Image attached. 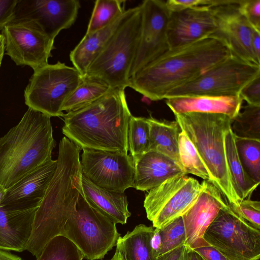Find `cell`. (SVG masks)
I'll use <instances>...</instances> for the list:
<instances>
[{
    "label": "cell",
    "instance_id": "6da1fadb",
    "mask_svg": "<svg viewBox=\"0 0 260 260\" xmlns=\"http://www.w3.org/2000/svg\"><path fill=\"white\" fill-rule=\"evenodd\" d=\"M80 151L74 144L59 147L56 170L36 212L26 247L36 256L51 239L62 235L77 246L85 258L102 259L120 236L116 223L84 194Z\"/></svg>",
    "mask_w": 260,
    "mask_h": 260
},
{
    "label": "cell",
    "instance_id": "7a4b0ae2",
    "mask_svg": "<svg viewBox=\"0 0 260 260\" xmlns=\"http://www.w3.org/2000/svg\"><path fill=\"white\" fill-rule=\"evenodd\" d=\"M231 54L225 44L213 37L171 48L132 76L128 87L151 101L164 100Z\"/></svg>",
    "mask_w": 260,
    "mask_h": 260
},
{
    "label": "cell",
    "instance_id": "3957f363",
    "mask_svg": "<svg viewBox=\"0 0 260 260\" xmlns=\"http://www.w3.org/2000/svg\"><path fill=\"white\" fill-rule=\"evenodd\" d=\"M131 116L125 89H112L92 103L63 113L62 132L81 150L127 154Z\"/></svg>",
    "mask_w": 260,
    "mask_h": 260
},
{
    "label": "cell",
    "instance_id": "277c9868",
    "mask_svg": "<svg viewBox=\"0 0 260 260\" xmlns=\"http://www.w3.org/2000/svg\"><path fill=\"white\" fill-rule=\"evenodd\" d=\"M51 117L30 108L0 138V184L7 189L52 158Z\"/></svg>",
    "mask_w": 260,
    "mask_h": 260
},
{
    "label": "cell",
    "instance_id": "5b68a950",
    "mask_svg": "<svg viewBox=\"0 0 260 260\" xmlns=\"http://www.w3.org/2000/svg\"><path fill=\"white\" fill-rule=\"evenodd\" d=\"M176 121L192 143L207 169L210 180L231 208L240 201L232 186L224 145L233 120L221 114L187 112L175 114Z\"/></svg>",
    "mask_w": 260,
    "mask_h": 260
},
{
    "label": "cell",
    "instance_id": "8992f818",
    "mask_svg": "<svg viewBox=\"0 0 260 260\" xmlns=\"http://www.w3.org/2000/svg\"><path fill=\"white\" fill-rule=\"evenodd\" d=\"M141 18L140 5L126 10L123 21L90 65L83 78L102 82L112 89L128 87Z\"/></svg>",
    "mask_w": 260,
    "mask_h": 260
},
{
    "label": "cell",
    "instance_id": "52a82bcc",
    "mask_svg": "<svg viewBox=\"0 0 260 260\" xmlns=\"http://www.w3.org/2000/svg\"><path fill=\"white\" fill-rule=\"evenodd\" d=\"M83 79L74 67L58 61L34 71L24 90L25 103L51 117H61L63 104Z\"/></svg>",
    "mask_w": 260,
    "mask_h": 260
},
{
    "label": "cell",
    "instance_id": "ba28073f",
    "mask_svg": "<svg viewBox=\"0 0 260 260\" xmlns=\"http://www.w3.org/2000/svg\"><path fill=\"white\" fill-rule=\"evenodd\" d=\"M260 75V65L231 54L191 82L174 89L165 99L196 95H239L242 88Z\"/></svg>",
    "mask_w": 260,
    "mask_h": 260
},
{
    "label": "cell",
    "instance_id": "9c48e42d",
    "mask_svg": "<svg viewBox=\"0 0 260 260\" xmlns=\"http://www.w3.org/2000/svg\"><path fill=\"white\" fill-rule=\"evenodd\" d=\"M204 239L229 260H259L260 230L230 206L219 212L206 231Z\"/></svg>",
    "mask_w": 260,
    "mask_h": 260
},
{
    "label": "cell",
    "instance_id": "30bf717a",
    "mask_svg": "<svg viewBox=\"0 0 260 260\" xmlns=\"http://www.w3.org/2000/svg\"><path fill=\"white\" fill-rule=\"evenodd\" d=\"M202 187L196 179L186 175L167 179L146 195L144 207L147 218L154 228H164L188 210Z\"/></svg>",
    "mask_w": 260,
    "mask_h": 260
},
{
    "label": "cell",
    "instance_id": "8fae6325",
    "mask_svg": "<svg viewBox=\"0 0 260 260\" xmlns=\"http://www.w3.org/2000/svg\"><path fill=\"white\" fill-rule=\"evenodd\" d=\"M80 165L82 175L101 188L123 193L134 187L135 167L130 154L84 149Z\"/></svg>",
    "mask_w": 260,
    "mask_h": 260
},
{
    "label": "cell",
    "instance_id": "7c38bea8",
    "mask_svg": "<svg viewBox=\"0 0 260 260\" xmlns=\"http://www.w3.org/2000/svg\"><path fill=\"white\" fill-rule=\"evenodd\" d=\"M140 5L141 29L129 78L170 49L168 37L170 11L166 1L145 0Z\"/></svg>",
    "mask_w": 260,
    "mask_h": 260
},
{
    "label": "cell",
    "instance_id": "4fadbf2b",
    "mask_svg": "<svg viewBox=\"0 0 260 260\" xmlns=\"http://www.w3.org/2000/svg\"><path fill=\"white\" fill-rule=\"evenodd\" d=\"M6 54L17 66L33 70L48 64L54 42L30 21H11L2 29Z\"/></svg>",
    "mask_w": 260,
    "mask_h": 260
},
{
    "label": "cell",
    "instance_id": "5bb4252c",
    "mask_svg": "<svg viewBox=\"0 0 260 260\" xmlns=\"http://www.w3.org/2000/svg\"><path fill=\"white\" fill-rule=\"evenodd\" d=\"M80 8L78 0H18L11 21H30L54 41L74 23Z\"/></svg>",
    "mask_w": 260,
    "mask_h": 260
},
{
    "label": "cell",
    "instance_id": "9a60e30c",
    "mask_svg": "<svg viewBox=\"0 0 260 260\" xmlns=\"http://www.w3.org/2000/svg\"><path fill=\"white\" fill-rule=\"evenodd\" d=\"M240 1L214 6L216 29L211 36L228 46L231 54L260 65L251 46L252 28L238 9Z\"/></svg>",
    "mask_w": 260,
    "mask_h": 260
},
{
    "label": "cell",
    "instance_id": "2e32d148",
    "mask_svg": "<svg viewBox=\"0 0 260 260\" xmlns=\"http://www.w3.org/2000/svg\"><path fill=\"white\" fill-rule=\"evenodd\" d=\"M197 200L181 216L185 228V245L189 249L209 245L204 235L219 212L230 205L221 192L210 182L204 180Z\"/></svg>",
    "mask_w": 260,
    "mask_h": 260
},
{
    "label": "cell",
    "instance_id": "e0dca14e",
    "mask_svg": "<svg viewBox=\"0 0 260 260\" xmlns=\"http://www.w3.org/2000/svg\"><path fill=\"white\" fill-rule=\"evenodd\" d=\"M213 7L200 6L170 11L168 27L170 49L211 37L217 27Z\"/></svg>",
    "mask_w": 260,
    "mask_h": 260
},
{
    "label": "cell",
    "instance_id": "ac0fdd59",
    "mask_svg": "<svg viewBox=\"0 0 260 260\" xmlns=\"http://www.w3.org/2000/svg\"><path fill=\"white\" fill-rule=\"evenodd\" d=\"M57 160L49 159L6 189L0 205L19 209L38 207L53 178Z\"/></svg>",
    "mask_w": 260,
    "mask_h": 260
},
{
    "label": "cell",
    "instance_id": "d6986e66",
    "mask_svg": "<svg viewBox=\"0 0 260 260\" xmlns=\"http://www.w3.org/2000/svg\"><path fill=\"white\" fill-rule=\"evenodd\" d=\"M133 158L134 188L138 190L148 191L170 178L186 175L178 162L157 151L149 150Z\"/></svg>",
    "mask_w": 260,
    "mask_h": 260
},
{
    "label": "cell",
    "instance_id": "ffe728a7",
    "mask_svg": "<svg viewBox=\"0 0 260 260\" xmlns=\"http://www.w3.org/2000/svg\"><path fill=\"white\" fill-rule=\"evenodd\" d=\"M38 208L19 209L0 205V249L25 250Z\"/></svg>",
    "mask_w": 260,
    "mask_h": 260
},
{
    "label": "cell",
    "instance_id": "44dd1931",
    "mask_svg": "<svg viewBox=\"0 0 260 260\" xmlns=\"http://www.w3.org/2000/svg\"><path fill=\"white\" fill-rule=\"evenodd\" d=\"M243 100L239 95H196L166 99V104L175 114L187 112L221 114L233 120L241 111Z\"/></svg>",
    "mask_w": 260,
    "mask_h": 260
},
{
    "label": "cell",
    "instance_id": "7402d4cb",
    "mask_svg": "<svg viewBox=\"0 0 260 260\" xmlns=\"http://www.w3.org/2000/svg\"><path fill=\"white\" fill-rule=\"evenodd\" d=\"M126 10L104 28L90 34L85 35L78 45L71 51L70 60L74 67L80 73L83 77L90 65L102 51L123 21L125 16Z\"/></svg>",
    "mask_w": 260,
    "mask_h": 260
},
{
    "label": "cell",
    "instance_id": "603a6c76",
    "mask_svg": "<svg viewBox=\"0 0 260 260\" xmlns=\"http://www.w3.org/2000/svg\"><path fill=\"white\" fill-rule=\"evenodd\" d=\"M84 194L89 202L104 215L117 223L125 224L131 213L124 192L120 193L101 188L82 176Z\"/></svg>",
    "mask_w": 260,
    "mask_h": 260
},
{
    "label": "cell",
    "instance_id": "cb8c5ba5",
    "mask_svg": "<svg viewBox=\"0 0 260 260\" xmlns=\"http://www.w3.org/2000/svg\"><path fill=\"white\" fill-rule=\"evenodd\" d=\"M149 124V150L157 151L171 158L180 166L178 152L179 137L182 130L175 121L147 118Z\"/></svg>",
    "mask_w": 260,
    "mask_h": 260
},
{
    "label": "cell",
    "instance_id": "d4e9b609",
    "mask_svg": "<svg viewBox=\"0 0 260 260\" xmlns=\"http://www.w3.org/2000/svg\"><path fill=\"white\" fill-rule=\"evenodd\" d=\"M224 145L229 171L234 190L239 201L250 199L253 191L259 184L250 179L246 174L239 158L231 128L225 133Z\"/></svg>",
    "mask_w": 260,
    "mask_h": 260
},
{
    "label": "cell",
    "instance_id": "484cf974",
    "mask_svg": "<svg viewBox=\"0 0 260 260\" xmlns=\"http://www.w3.org/2000/svg\"><path fill=\"white\" fill-rule=\"evenodd\" d=\"M154 228L140 224L117 240L116 249L121 251L127 260H153L151 239Z\"/></svg>",
    "mask_w": 260,
    "mask_h": 260
},
{
    "label": "cell",
    "instance_id": "4316f807",
    "mask_svg": "<svg viewBox=\"0 0 260 260\" xmlns=\"http://www.w3.org/2000/svg\"><path fill=\"white\" fill-rule=\"evenodd\" d=\"M111 90L112 89L102 82L83 78L66 99L61 110L69 112L82 107L99 99Z\"/></svg>",
    "mask_w": 260,
    "mask_h": 260
},
{
    "label": "cell",
    "instance_id": "83f0119b",
    "mask_svg": "<svg viewBox=\"0 0 260 260\" xmlns=\"http://www.w3.org/2000/svg\"><path fill=\"white\" fill-rule=\"evenodd\" d=\"M235 145L241 165L248 177L260 183V140L235 136Z\"/></svg>",
    "mask_w": 260,
    "mask_h": 260
},
{
    "label": "cell",
    "instance_id": "f1b7e54d",
    "mask_svg": "<svg viewBox=\"0 0 260 260\" xmlns=\"http://www.w3.org/2000/svg\"><path fill=\"white\" fill-rule=\"evenodd\" d=\"M178 152L181 166L186 174H191L209 181L207 169L197 150L183 131L179 137Z\"/></svg>",
    "mask_w": 260,
    "mask_h": 260
},
{
    "label": "cell",
    "instance_id": "f546056e",
    "mask_svg": "<svg viewBox=\"0 0 260 260\" xmlns=\"http://www.w3.org/2000/svg\"><path fill=\"white\" fill-rule=\"evenodd\" d=\"M125 2L120 0L96 1L85 35L104 28L122 14L126 10Z\"/></svg>",
    "mask_w": 260,
    "mask_h": 260
},
{
    "label": "cell",
    "instance_id": "4dcf8cb0",
    "mask_svg": "<svg viewBox=\"0 0 260 260\" xmlns=\"http://www.w3.org/2000/svg\"><path fill=\"white\" fill-rule=\"evenodd\" d=\"M36 257V260H83L84 258L77 246L62 235L51 239Z\"/></svg>",
    "mask_w": 260,
    "mask_h": 260
},
{
    "label": "cell",
    "instance_id": "1f68e13d",
    "mask_svg": "<svg viewBox=\"0 0 260 260\" xmlns=\"http://www.w3.org/2000/svg\"><path fill=\"white\" fill-rule=\"evenodd\" d=\"M231 129L235 136L260 140V105L244 106L233 120Z\"/></svg>",
    "mask_w": 260,
    "mask_h": 260
},
{
    "label": "cell",
    "instance_id": "d6a6232c",
    "mask_svg": "<svg viewBox=\"0 0 260 260\" xmlns=\"http://www.w3.org/2000/svg\"><path fill=\"white\" fill-rule=\"evenodd\" d=\"M128 144L132 157L149 150V124L147 118L131 116L128 128Z\"/></svg>",
    "mask_w": 260,
    "mask_h": 260
},
{
    "label": "cell",
    "instance_id": "836d02e7",
    "mask_svg": "<svg viewBox=\"0 0 260 260\" xmlns=\"http://www.w3.org/2000/svg\"><path fill=\"white\" fill-rule=\"evenodd\" d=\"M161 245L159 255L185 245L186 235L182 217L160 229Z\"/></svg>",
    "mask_w": 260,
    "mask_h": 260
},
{
    "label": "cell",
    "instance_id": "e575fe53",
    "mask_svg": "<svg viewBox=\"0 0 260 260\" xmlns=\"http://www.w3.org/2000/svg\"><path fill=\"white\" fill-rule=\"evenodd\" d=\"M238 215L255 228L260 230V202L251 199L239 202L238 205L232 208Z\"/></svg>",
    "mask_w": 260,
    "mask_h": 260
},
{
    "label": "cell",
    "instance_id": "d590c367",
    "mask_svg": "<svg viewBox=\"0 0 260 260\" xmlns=\"http://www.w3.org/2000/svg\"><path fill=\"white\" fill-rule=\"evenodd\" d=\"M238 9L252 28L260 31V0H240Z\"/></svg>",
    "mask_w": 260,
    "mask_h": 260
},
{
    "label": "cell",
    "instance_id": "8d00e7d4",
    "mask_svg": "<svg viewBox=\"0 0 260 260\" xmlns=\"http://www.w3.org/2000/svg\"><path fill=\"white\" fill-rule=\"evenodd\" d=\"M239 94L248 104L260 105V75L247 83Z\"/></svg>",
    "mask_w": 260,
    "mask_h": 260
},
{
    "label": "cell",
    "instance_id": "74e56055",
    "mask_svg": "<svg viewBox=\"0 0 260 260\" xmlns=\"http://www.w3.org/2000/svg\"><path fill=\"white\" fill-rule=\"evenodd\" d=\"M17 2L18 0H0V30L13 19Z\"/></svg>",
    "mask_w": 260,
    "mask_h": 260
},
{
    "label": "cell",
    "instance_id": "f35d334b",
    "mask_svg": "<svg viewBox=\"0 0 260 260\" xmlns=\"http://www.w3.org/2000/svg\"><path fill=\"white\" fill-rule=\"evenodd\" d=\"M170 11H177L187 8L200 6H211L212 0H169L166 1Z\"/></svg>",
    "mask_w": 260,
    "mask_h": 260
},
{
    "label": "cell",
    "instance_id": "ab89813d",
    "mask_svg": "<svg viewBox=\"0 0 260 260\" xmlns=\"http://www.w3.org/2000/svg\"><path fill=\"white\" fill-rule=\"evenodd\" d=\"M192 250L200 255L202 260H229L219 250L210 245Z\"/></svg>",
    "mask_w": 260,
    "mask_h": 260
},
{
    "label": "cell",
    "instance_id": "60d3db41",
    "mask_svg": "<svg viewBox=\"0 0 260 260\" xmlns=\"http://www.w3.org/2000/svg\"><path fill=\"white\" fill-rule=\"evenodd\" d=\"M188 250L184 245L158 256L156 260H186Z\"/></svg>",
    "mask_w": 260,
    "mask_h": 260
},
{
    "label": "cell",
    "instance_id": "b9f144b4",
    "mask_svg": "<svg viewBox=\"0 0 260 260\" xmlns=\"http://www.w3.org/2000/svg\"><path fill=\"white\" fill-rule=\"evenodd\" d=\"M161 245L160 229L154 228L151 239V255L153 260H156L159 255Z\"/></svg>",
    "mask_w": 260,
    "mask_h": 260
},
{
    "label": "cell",
    "instance_id": "7bdbcfd3",
    "mask_svg": "<svg viewBox=\"0 0 260 260\" xmlns=\"http://www.w3.org/2000/svg\"><path fill=\"white\" fill-rule=\"evenodd\" d=\"M251 46L256 57L260 60V31L252 28Z\"/></svg>",
    "mask_w": 260,
    "mask_h": 260
},
{
    "label": "cell",
    "instance_id": "ee69618b",
    "mask_svg": "<svg viewBox=\"0 0 260 260\" xmlns=\"http://www.w3.org/2000/svg\"><path fill=\"white\" fill-rule=\"evenodd\" d=\"M0 260H21V258L0 249Z\"/></svg>",
    "mask_w": 260,
    "mask_h": 260
},
{
    "label": "cell",
    "instance_id": "f6af8a7d",
    "mask_svg": "<svg viewBox=\"0 0 260 260\" xmlns=\"http://www.w3.org/2000/svg\"><path fill=\"white\" fill-rule=\"evenodd\" d=\"M186 260H202V259L193 250L189 249L187 252Z\"/></svg>",
    "mask_w": 260,
    "mask_h": 260
},
{
    "label": "cell",
    "instance_id": "bcb514c9",
    "mask_svg": "<svg viewBox=\"0 0 260 260\" xmlns=\"http://www.w3.org/2000/svg\"><path fill=\"white\" fill-rule=\"evenodd\" d=\"M5 51V43L4 37L0 34V67Z\"/></svg>",
    "mask_w": 260,
    "mask_h": 260
},
{
    "label": "cell",
    "instance_id": "7dc6e473",
    "mask_svg": "<svg viewBox=\"0 0 260 260\" xmlns=\"http://www.w3.org/2000/svg\"><path fill=\"white\" fill-rule=\"evenodd\" d=\"M109 260H127V259L121 251L116 249L113 257Z\"/></svg>",
    "mask_w": 260,
    "mask_h": 260
},
{
    "label": "cell",
    "instance_id": "c3c4849f",
    "mask_svg": "<svg viewBox=\"0 0 260 260\" xmlns=\"http://www.w3.org/2000/svg\"><path fill=\"white\" fill-rule=\"evenodd\" d=\"M6 188L0 184V205L3 201L6 194Z\"/></svg>",
    "mask_w": 260,
    "mask_h": 260
}]
</instances>
